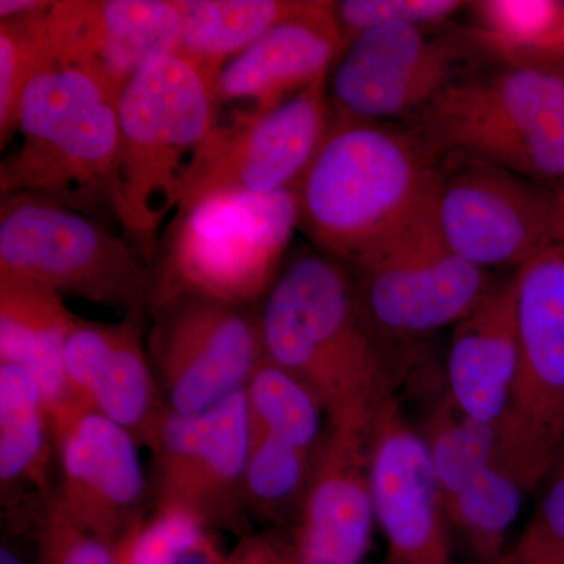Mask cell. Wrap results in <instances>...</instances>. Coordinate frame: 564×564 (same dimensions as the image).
<instances>
[{
	"mask_svg": "<svg viewBox=\"0 0 564 564\" xmlns=\"http://www.w3.org/2000/svg\"><path fill=\"white\" fill-rule=\"evenodd\" d=\"M263 352L321 400L326 423H373L395 378L364 318L345 263L295 256L263 296Z\"/></svg>",
	"mask_w": 564,
	"mask_h": 564,
	"instance_id": "obj_1",
	"label": "cell"
},
{
	"mask_svg": "<svg viewBox=\"0 0 564 564\" xmlns=\"http://www.w3.org/2000/svg\"><path fill=\"white\" fill-rule=\"evenodd\" d=\"M436 161L411 128L333 111L293 187L299 228L317 251L350 267L421 209L436 187Z\"/></svg>",
	"mask_w": 564,
	"mask_h": 564,
	"instance_id": "obj_2",
	"label": "cell"
},
{
	"mask_svg": "<svg viewBox=\"0 0 564 564\" xmlns=\"http://www.w3.org/2000/svg\"><path fill=\"white\" fill-rule=\"evenodd\" d=\"M215 82L173 52L148 63L121 93L113 214L148 256L155 254L163 221L176 214L185 176L217 124Z\"/></svg>",
	"mask_w": 564,
	"mask_h": 564,
	"instance_id": "obj_3",
	"label": "cell"
},
{
	"mask_svg": "<svg viewBox=\"0 0 564 564\" xmlns=\"http://www.w3.org/2000/svg\"><path fill=\"white\" fill-rule=\"evenodd\" d=\"M120 93L77 68L44 70L20 107L21 144L0 163V192L29 193L82 214L113 212Z\"/></svg>",
	"mask_w": 564,
	"mask_h": 564,
	"instance_id": "obj_4",
	"label": "cell"
},
{
	"mask_svg": "<svg viewBox=\"0 0 564 564\" xmlns=\"http://www.w3.org/2000/svg\"><path fill=\"white\" fill-rule=\"evenodd\" d=\"M413 120L437 158L462 155L538 184H564L563 68L508 65L485 79L452 82Z\"/></svg>",
	"mask_w": 564,
	"mask_h": 564,
	"instance_id": "obj_5",
	"label": "cell"
},
{
	"mask_svg": "<svg viewBox=\"0 0 564 564\" xmlns=\"http://www.w3.org/2000/svg\"><path fill=\"white\" fill-rule=\"evenodd\" d=\"M299 228L295 192H220L174 214L155 250L152 302L196 293L252 304L280 274Z\"/></svg>",
	"mask_w": 564,
	"mask_h": 564,
	"instance_id": "obj_6",
	"label": "cell"
},
{
	"mask_svg": "<svg viewBox=\"0 0 564 564\" xmlns=\"http://www.w3.org/2000/svg\"><path fill=\"white\" fill-rule=\"evenodd\" d=\"M519 362L510 406L496 425L494 466L527 492L547 478L564 445V247L516 270Z\"/></svg>",
	"mask_w": 564,
	"mask_h": 564,
	"instance_id": "obj_7",
	"label": "cell"
},
{
	"mask_svg": "<svg viewBox=\"0 0 564 564\" xmlns=\"http://www.w3.org/2000/svg\"><path fill=\"white\" fill-rule=\"evenodd\" d=\"M0 273L143 317L152 274L131 247L87 214L29 193L0 203Z\"/></svg>",
	"mask_w": 564,
	"mask_h": 564,
	"instance_id": "obj_8",
	"label": "cell"
},
{
	"mask_svg": "<svg viewBox=\"0 0 564 564\" xmlns=\"http://www.w3.org/2000/svg\"><path fill=\"white\" fill-rule=\"evenodd\" d=\"M348 269L367 325L397 339L455 326L494 285L488 270L464 261L445 243L436 187L402 228Z\"/></svg>",
	"mask_w": 564,
	"mask_h": 564,
	"instance_id": "obj_9",
	"label": "cell"
},
{
	"mask_svg": "<svg viewBox=\"0 0 564 564\" xmlns=\"http://www.w3.org/2000/svg\"><path fill=\"white\" fill-rule=\"evenodd\" d=\"M151 310L148 355L172 413H202L242 391L265 356L251 304L177 293Z\"/></svg>",
	"mask_w": 564,
	"mask_h": 564,
	"instance_id": "obj_10",
	"label": "cell"
},
{
	"mask_svg": "<svg viewBox=\"0 0 564 564\" xmlns=\"http://www.w3.org/2000/svg\"><path fill=\"white\" fill-rule=\"evenodd\" d=\"M326 80L272 110H234L228 124H215L185 176L177 210L214 193L293 191L332 124Z\"/></svg>",
	"mask_w": 564,
	"mask_h": 564,
	"instance_id": "obj_11",
	"label": "cell"
},
{
	"mask_svg": "<svg viewBox=\"0 0 564 564\" xmlns=\"http://www.w3.org/2000/svg\"><path fill=\"white\" fill-rule=\"evenodd\" d=\"M250 443L243 389L202 413L166 411L150 447L154 511L187 514L212 530L242 532Z\"/></svg>",
	"mask_w": 564,
	"mask_h": 564,
	"instance_id": "obj_12",
	"label": "cell"
},
{
	"mask_svg": "<svg viewBox=\"0 0 564 564\" xmlns=\"http://www.w3.org/2000/svg\"><path fill=\"white\" fill-rule=\"evenodd\" d=\"M448 158V172L437 166L436 217L455 254L484 270L519 269L554 243L556 192L491 163Z\"/></svg>",
	"mask_w": 564,
	"mask_h": 564,
	"instance_id": "obj_13",
	"label": "cell"
},
{
	"mask_svg": "<svg viewBox=\"0 0 564 564\" xmlns=\"http://www.w3.org/2000/svg\"><path fill=\"white\" fill-rule=\"evenodd\" d=\"M61 485L52 492L65 513L110 545L147 516L151 486L135 437L118 423L69 400L50 413Z\"/></svg>",
	"mask_w": 564,
	"mask_h": 564,
	"instance_id": "obj_14",
	"label": "cell"
},
{
	"mask_svg": "<svg viewBox=\"0 0 564 564\" xmlns=\"http://www.w3.org/2000/svg\"><path fill=\"white\" fill-rule=\"evenodd\" d=\"M458 58L454 41L432 39L425 28L369 29L347 44L334 65L333 111L369 121L414 117L454 82Z\"/></svg>",
	"mask_w": 564,
	"mask_h": 564,
	"instance_id": "obj_15",
	"label": "cell"
},
{
	"mask_svg": "<svg viewBox=\"0 0 564 564\" xmlns=\"http://www.w3.org/2000/svg\"><path fill=\"white\" fill-rule=\"evenodd\" d=\"M181 17L174 0H63L44 14L54 68H77L117 93L148 63L176 52Z\"/></svg>",
	"mask_w": 564,
	"mask_h": 564,
	"instance_id": "obj_16",
	"label": "cell"
},
{
	"mask_svg": "<svg viewBox=\"0 0 564 564\" xmlns=\"http://www.w3.org/2000/svg\"><path fill=\"white\" fill-rule=\"evenodd\" d=\"M370 481L375 519L391 552L389 562L456 564L429 448L422 434L403 417L395 399L375 417Z\"/></svg>",
	"mask_w": 564,
	"mask_h": 564,
	"instance_id": "obj_17",
	"label": "cell"
},
{
	"mask_svg": "<svg viewBox=\"0 0 564 564\" xmlns=\"http://www.w3.org/2000/svg\"><path fill=\"white\" fill-rule=\"evenodd\" d=\"M373 423H326L296 522L299 564H361L375 519L370 481Z\"/></svg>",
	"mask_w": 564,
	"mask_h": 564,
	"instance_id": "obj_18",
	"label": "cell"
},
{
	"mask_svg": "<svg viewBox=\"0 0 564 564\" xmlns=\"http://www.w3.org/2000/svg\"><path fill=\"white\" fill-rule=\"evenodd\" d=\"M140 322L139 315H126L121 323L79 317L66 340L63 364L73 400L150 448L169 410L144 351Z\"/></svg>",
	"mask_w": 564,
	"mask_h": 564,
	"instance_id": "obj_19",
	"label": "cell"
},
{
	"mask_svg": "<svg viewBox=\"0 0 564 564\" xmlns=\"http://www.w3.org/2000/svg\"><path fill=\"white\" fill-rule=\"evenodd\" d=\"M345 47L334 2L306 0L299 13L223 66L214 85L215 104L247 102L248 109L239 111L272 110L328 77Z\"/></svg>",
	"mask_w": 564,
	"mask_h": 564,
	"instance_id": "obj_20",
	"label": "cell"
},
{
	"mask_svg": "<svg viewBox=\"0 0 564 564\" xmlns=\"http://www.w3.org/2000/svg\"><path fill=\"white\" fill-rule=\"evenodd\" d=\"M519 362L518 276L494 284L454 326L448 397L473 421L497 425L510 406Z\"/></svg>",
	"mask_w": 564,
	"mask_h": 564,
	"instance_id": "obj_21",
	"label": "cell"
},
{
	"mask_svg": "<svg viewBox=\"0 0 564 564\" xmlns=\"http://www.w3.org/2000/svg\"><path fill=\"white\" fill-rule=\"evenodd\" d=\"M77 321L61 293L0 273V362L18 364L39 380L50 413L73 400L63 358Z\"/></svg>",
	"mask_w": 564,
	"mask_h": 564,
	"instance_id": "obj_22",
	"label": "cell"
},
{
	"mask_svg": "<svg viewBox=\"0 0 564 564\" xmlns=\"http://www.w3.org/2000/svg\"><path fill=\"white\" fill-rule=\"evenodd\" d=\"M54 440L46 397L24 367L0 362V485L2 497L47 491Z\"/></svg>",
	"mask_w": 564,
	"mask_h": 564,
	"instance_id": "obj_23",
	"label": "cell"
},
{
	"mask_svg": "<svg viewBox=\"0 0 564 564\" xmlns=\"http://www.w3.org/2000/svg\"><path fill=\"white\" fill-rule=\"evenodd\" d=\"M306 0H174L181 17L176 52L214 79L223 66L303 9Z\"/></svg>",
	"mask_w": 564,
	"mask_h": 564,
	"instance_id": "obj_24",
	"label": "cell"
},
{
	"mask_svg": "<svg viewBox=\"0 0 564 564\" xmlns=\"http://www.w3.org/2000/svg\"><path fill=\"white\" fill-rule=\"evenodd\" d=\"M243 392L252 434H265L310 454L321 451L326 413L299 378L263 356Z\"/></svg>",
	"mask_w": 564,
	"mask_h": 564,
	"instance_id": "obj_25",
	"label": "cell"
},
{
	"mask_svg": "<svg viewBox=\"0 0 564 564\" xmlns=\"http://www.w3.org/2000/svg\"><path fill=\"white\" fill-rule=\"evenodd\" d=\"M317 454L265 434H252L245 467V507L274 524L299 522Z\"/></svg>",
	"mask_w": 564,
	"mask_h": 564,
	"instance_id": "obj_26",
	"label": "cell"
},
{
	"mask_svg": "<svg viewBox=\"0 0 564 564\" xmlns=\"http://www.w3.org/2000/svg\"><path fill=\"white\" fill-rule=\"evenodd\" d=\"M525 494L516 478L491 464L445 507V516L466 534L481 563L496 564Z\"/></svg>",
	"mask_w": 564,
	"mask_h": 564,
	"instance_id": "obj_27",
	"label": "cell"
},
{
	"mask_svg": "<svg viewBox=\"0 0 564 564\" xmlns=\"http://www.w3.org/2000/svg\"><path fill=\"white\" fill-rule=\"evenodd\" d=\"M422 436L443 494L444 508L494 462L496 425L467 417L448 395L430 415Z\"/></svg>",
	"mask_w": 564,
	"mask_h": 564,
	"instance_id": "obj_28",
	"label": "cell"
},
{
	"mask_svg": "<svg viewBox=\"0 0 564 564\" xmlns=\"http://www.w3.org/2000/svg\"><path fill=\"white\" fill-rule=\"evenodd\" d=\"M117 564H221L214 530L182 513L144 516L115 544Z\"/></svg>",
	"mask_w": 564,
	"mask_h": 564,
	"instance_id": "obj_29",
	"label": "cell"
},
{
	"mask_svg": "<svg viewBox=\"0 0 564 564\" xmlns=\"http://www.w3.org/2000/svg\"><path fill=\"white\" fill-rule=\"evenodd\" d=\"M54 6V3H52ZM50 10V9H47ZM0 20V143L18 131L22 96L31 82L54 68L44 39V14Z\"/></svg>",
	"mask_w": 564,
	"mask_h": 564,
	"instance_id": "obj_30",
	"label": "cell"
},
{
	"mask_svg": "<svg viewBox=\"0 0 564 564\" xmlns=\"http://www.w3.org/2000/svg\"><path fill=\"white\" fill-rule=\"evenodd\" d=\"M564 2L554 0H485L474 2V39L513 65L532 54L554 31Z\"/></svg>",
	"mask_w": 564,
	"mask_h": 564,
	"instance_id": "obj_31",
	"label": "cell"
},
{
	"mask_svg": "<svg viewBox=\"0 0 564 564\" xmlns=\"http://www.w3.org/2000/svg\"><path fill=\"white\" fill-rule=\"evenodd\" d=\"M469 6L458 0H343L334 2V17L339 24L345 44L359 33L381 25L437 24L454 17L456 11Z\"/></svg>",
	"mask_w": 564,
	"mask_h": 564,
	"instance_id": "obj_32",
	"label": "cell"
},
{
	"mask_svg": "<svg viewBox=\"0 0 564 564\" xmlns=\"http://www.w3.org/2000/svg\"><path fill=\"white\" fill-rule=\"evenodd\" d=\"M39 564H117L113 545L65 513L52 492L39 514Z\"/></svg>",
	"mask_w": 564,
	"mask_h": 564,
	"instance_id": "obj_33",
	"label": "cell"
},
{
	"mask_svg": "<svg viewBox=\"0 0 564 564\" xmlns=\"http://www.w3.org/2000/svg\"><path fill=\"white\" fill-rule=\"evenodd\" d=\"M547 477V489L530 525L545 536L564 543V445Z\"/></svg>",
	"mask_w": 564,
	"mask_h": 564,
	"instance_id": "obj_34",
	"label": "cell"
},
{
	"mask_svg": "<svg viewBox=\"0 0 564 564\" xmlns=\"http://www.w3.org/2000/svg\"><path fill=\"white\" fill-rule=\"evenodd\" d=\"M510 554L514 564H564V543L529 525Z\"/></svg>",
	"mask_w": 564,
	"mask_h": 564,
	"instance_id": "obj_35",
	"label": "cell"
},
{
	"mask_svg": "<svg viewBox=\"0 0 564 564\" xmlns=\"http://www.w3.org/2000/svg\"><path fill=\"white\" fill-rule=\"evenodd\" d=\"M288 547L269 534L243 536L221 564H281Z\"/></svg>",
	"mask_w": 564,
	"mask_h": 564,
	"instance_id": "obj_36",
	"label": "cell"
},
{
	"mask_svg": "<svg viewBox=\"0 0 564 564\" xmlns=\"http://www.w3.org/2000/svg\"><path fill=\"white\" fill-rule=\"evenodd\" d=\"M513 65H545L564 68V3L560 20L551 35L532 54L519 58Z\"/></svg>",
	"mask_w": 564,
	"mask_h": 564,
	"instance_id": "obj_37",
	"label": "cell"
},
{
	"mask_svg": "<svg viewBox=\"0 0 564 564\" xmlns=\"http://www.w3.org/2000/svg\"><path fill=\"white\" fill-rule=\"evenodd\" d=\"M52 3L54 2H43V0H2L0 2V20L39 13V11L51 9Z\"/></svg>",
	"mask_w": 564,
	"mask_h": 564,
	"instance_id": "obj_38",
	"label": "cell"
},
{
	"mask_svg": "<svg viewBox=\"0 0 564 564\" xmlns=\"http://www.w3.org/2000/svg\"><path fill=\"white\" fill-rule=\"evenodd\" d=\"M554 243H560L564 247V184L560 185L555 196Z\"/></svg>",
	"mask_w": 564,
	"mask_h": 564,
	"instance_id": "obj_39",
	"label": "cell"
},
{
	"mask_svg": "<svg viewBox=\"0 0 564 564\" xmlns=\"http://www.w3.org/2000/svg\"><path fill=\"white\" fill-rule=\"evenodd\" d=\"M0 564H24V562L10 545L3 544L0 549Z\"/></svg>",
	"mask_w": 564,
	"mask_h": 564,
	"instance_id": "obj_40",
	"label": "cell"
},
{
	"mask_svg": "<svg viewBox=\"0 0 564 564\" xmlns=\"http://www.w3.org/2000/svg\"><path fill=\"white\" fill-rule=\"evenodd\" d=\"M281 564H299L295 555H293L292 547H288V552H285L284 560H282Z\"/></svg>",
	"mask_w": 564,
	"mask_h": 564,
	"instance_id": "obj_41",
	"label": "cell"
},
{
	"mask_svg": "<svg viewBox=\"0 0 564 564\" xmlns=\"http://www.w3.org/2000/svg\"><path fill=\"white\" fill-rule=\"evenodd\" d=\"M496 564H514L513 556L511 554L503 555Z\"/></svg>",
	"mask_w": 564,
	"mask_h": 564,
	"instance_id": "obj_42",
	"label": "cell"
},
{
	"mask_svg": "<svg viewBox=\"0 0 564 564\" xmlns=\"http://www.w3.org/2000/svg\"><path fill=\"white\" fill-rule=\"evenodd\" d=\"M386 564H397V563L388 562V563H386Z\"/></svg>",
	"mask_w": 564,
	"mask_h": 564,
	"instance_id": "obj_43",
	"label": "cell"
},
{
	"mask_svg": "<svg viewBox=\"0 0 564 564\" xmlns=\"http://www.w3.org/2000/svg\"><path fill=\"white\" fill-rule=\"evenodd\" d=\"M564 69V68H563Z\"/></svg>",
	"mask_w": 564,
	"mask_h": 564,
	"instance_id": "obj_44",
	"label": "cell"
}]
</instances>
